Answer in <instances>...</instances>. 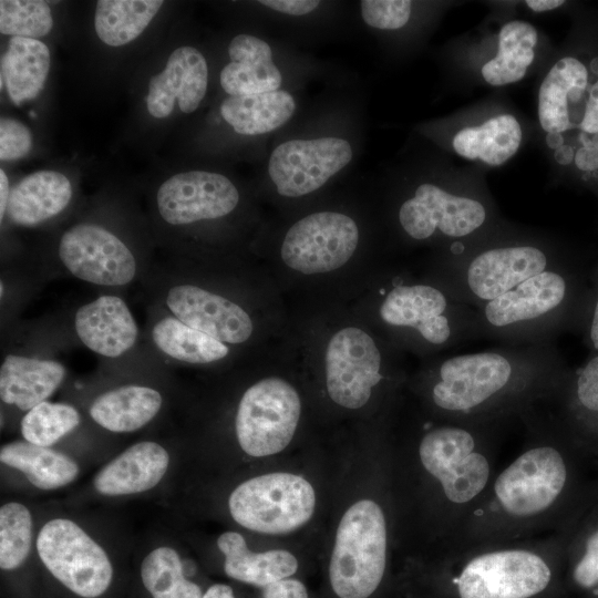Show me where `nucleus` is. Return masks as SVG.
I'll return each mask as SVG.
<instances>
[{
  "label": "nucleus",
  "instance_id": "nucleus-25",
  "mask_svg": "<svg viewBox=\"0 0 598 598\" xmlns=\"http://www.w3.org/2000/svg\"><path fill=\"white\" fill-rule=\"evenodd\" d=\"M217 546L225 556L226 575L250 585L266 587L288 578L298 568V561L291 553L281 549L252 553L245 538L236 532L221 534Z\"/></svg>",
  "mask_w": 598,
  "mask_h": 598
},
{
  "label": "nucleus",
  "instance_id": "nucleus-23",
  "mask_svg": "<svg viewBox=\"0 0 598 598\" xmlns=\"http://www.w3.org/2000/svg\"><path fill=\"white\" fill-rule=\"evenodd\" d=\"M72 186L63 174L39 171L25 176L11 190L7 214L17 225L34 226L66 208Z\"/></svg>",
  "mask_w": 598,
  "mask_h": 598
},
{
  "label": "nucleus",
  "instance_id": "nucleus-42",
  "mask_svg": "<svg viewBox=\"0 0 598 598\" xmlns=\"http://www.w3.org/2000/svg\"><path fill=\"white\" fill-rule=\"evenodd\" d=\"M577 395L585 408L598 412V357L591 359L581 371Z\"/></svg>",
  "mask_w": 598,
  "mask_h": 598
},
{
  "label": "nucleus",
  "instance_id": "nucleus-11",
  "mask_svg": "<svg viewBox=\"0 0 598 598\" xmlns=\"http://www.w3.org/2000/svg\"><path fill=\"white\" fill-rule=\"evenodd\" d=\"M324 362L328 393L347 409L363 406L382 379L381 354L374 340L355 327L343 328L331 337Z\"/></svg>",
  "mask_w": 598,
  "mask_h": 598
},
{
  "label": "nucleus",
  "instance_id": "nucleus-4",
  "mask_svg": "<svg viewBox=\"0 0 598 598\" xmlns=\"http://www.w3.org/2000/svg\"><path fill=\"white\" fill-rule=\"evenodd\" d=\"M37 549L48 570L72 592L95 598L109 588L113 569L106 553L74 522H48L38 535Z\"/></svg>",
  "mask_w": 598,
  "mask_h": 598
},
{
  "label": "nucleus",
  "instance_id": "nucleus-27",
  "mask_svg": "<svg viewBox=\"0 0 598 598\" xmlns=\"http://www.w3.org/2000/svg\"><path fill=\"white\" fill-rule=\"evenodd\" d=\"M162 403L161 393L153 388L123 385L99 395L90 406V415L111 432H133L155 417Z\"/></svg>",
  "mask_w": 598,
  "mask_h": 598
},
{
  "label": "nucleus",
  "instance_id": "nucleus-50",
  "mask_svg": "<svg viewBox=\"0 0 598 598\" xmlns=\"http://www.w3.org/2000/svg\"><path fill=\"white\" fill-rule=\"evenodd\" d=\"M556 162L560 165H567L575 158L574 148L569 145H563L555 151Z\"/></svg>",
  "mask_w": 598,
  "mask_h": 598
},
{
  "label": "nucleus",
  "instance_id": "nucleus-38",
  "mask_svg": "<svg viewBox=\"0 0 598 598\" xmlns=\"http://www.w3.org/2000/svg\"><path fill=\"white\" fill-rule=\"evenodd\" d=\"M53 27L49 4L40 0H1L0 31L2 34L38 39Z\"/></svg>",
  "mask_w": 598,
  "mask_h": 598
},
{
  "label": "nucleus",
  "instance_id": "nucleus-2",
  "mask_svg": "<svg viewBox=\"0 0 598 598\" xmlns=\"http://www.w3.org/2000/svg\"><path fill=\"white\" fill-rule=\"evenodd\" d=\"M311 484L291 473H270L237 486L228 501L239 525L262 534H285L306 524L313 514Z\"/></svg>",
  "mask_w": 598,
  "mask_h": 598
},
{
  "label": "nucleus",
  "instance_id": "nucleus-54",
  "mask_svg": "<svg viewBox=\"0 0 598 598\" xmlns=\"http://www.w3.org/2000/svg\"><path fill=\"white\" fill-rule=\"evenodd\" d=\"M591 143H592V147L598 151V133L594 134Z\"/></svg>",
  "mask_w": 598,
  "mask_h": 598
},
{
  "label": "nucleus",
  "instance_id": "nucleus-6",
  "mask_svg": "<svg viewBox=\"0 0 598 598\" xmlns=\"http://www.w3.org/2000/svg\"><path fill=\"white\" fill-rule=\"evenodd\" d=\"M550 578L540 555L511 548L475 556L453 581L460 598H530L544 591Z\"/></svg>",
  "mask_w": 598,
  "mask_h": 598
},
{
  "label": "nucleus",
  "instance_id": "nucleus-48",
  "mask_svg": "<svg viewBox=\"0 0 598 598\" xmlns=\"http://www.w3.org/2000/svg\"><path fill=\"white\" fill-rule=\"evenodd\" d=\"M563 0H528L526 4L535 12H543L556 9L564 4Z\"/></svg>",
  "mask_w": 598,
  "mask_h": 598
},
{
  "label": "nucleus",
  "instance_id": "nucleus-46",
  "mask_svg": "<svg viewBox=\"0 0 598 598\" xmlns=\"http://www.w3.org/2000/svg\"><path fill=\"white\" fill-rule=\"evenodd\" d=\"M575 164L581 171L598 169V151L592 146L580 147L575 155Z\"/></svg>",
  "mask_w": 598,
  "mask_h": 598
},
{
  "label": "nucleus",
  "instance_id": "nucleus-34",
  "mask_svg": "<svg viewBox=\"0 0 598 598\" xmlns=\"http://www.w3.org/2000/svg\"><path fill=\"white\" fill-rule=\"evenodd\" d=\"M152 339L163 353L187 363H209L228 354L224 342L185 324L176 317L159 319L153 326Z\"/></svg>",
  "mask_w": 598,
  "mask_h": 598
},
{
  "label": "nucleus",
  "instance_id": "nucleus-41",
  "mask_svg": "<svg viewBox=\"0 0 598 598\" xmlns=\"http://www.w3.org/2000/svg\"><path fill=\"white\" fill-rule=\"evenodd\" d=\"M574 580L582 588L598 584V530L586 543V550L574 569Z\"/></svg>",
  "mask_w": 598,
  "mask_h": 598
},
{
  "label": "nucleus",
  "instance_id": "nucleus-44",
  "mask_svg": "<svg viewBox=\"0 0 598 598\" xmlns=\"http://www.w3.org/2000/svg\"><path fill=\"white\" fill-rule=\"evenodd\" d=\"M265 598H308L303 584L296 579H281L264 587Z\"/></svg>",
  "mask_w": 598,
  "mask_h": 598
},
{
  "label": "nucleus",
  "instance_id": "nucleus-40",
  "mask_svg": "<svg viewBox=\"0 0 598 598\" xmlns=\"http://www.w3.org/2000/svg\"><path fill=\"white\" fill-rule=\"evenodd\" d=\"M32 147V134L21 122L10 117L0 121V158L16 161L25 156Z\"/></svg>",
  "mask_w": 598,
  "mask_h": 598
},
{
  "label": "nucleus",
  "instance_id": "nucleus-8",
  "mask_svg": "<svg viewBox=\"0 0 598 598\" xmlns=\"http://www.w3.org/2000/svg\"><path fill=\"white\" fill-rule=\"evenodd\" d=\"M474 450L472 434L454 426L431 430L420 443L422 465L441 483L445 497L453 504L472 502L488 483L489 462Z\"/></svg>",
  "mask_w": 598,
  "mask_h": 598
},
{
  "label": "nucleus",
  "instance_id": "nucleus-9",
  "mask_svg": "<svg viewBox=\"0 0 598 598\" xmlns=\"http://www.w3.org/2000/svg\"><path fill=\"white\" fill-rule=\"evenodd\" d=\"M352 157V146L344 138L288 140L272 150L268 174L279 195L297 198L321 188Z\"/></svg>",
  "mask_w": 598,
  "mask_h": 598
},
{
  "label": "nucleus",
  "instance_id": "nucleus-49",
  "mask_svg": "<svg viewBox=\"0 0 598 598\" xmlns=\"http://www.w3.org/2000/svg\"><path fill=\"white\" fill-rule=\"evenodd\" d=\"M203 598H235L233 589L227 585L217 584L208 588Z\"/></svg>",
  "mask_w": 598,
  "mask_h": 598
},
{
  "label": "nucleus",
  "instance_id": "nucleus-22",
  "mask_svg": "<svg viewBox=\"0 0 598 598\" xmlns=\"http://www.w3.org/2000/svg\"><path fill=\"white\" fill-rule=\"evenodd\" d=\"M64 377L65 368L60 362L8 354L0 368V398L29 411L45 401Z\"/></svg>",
  "mask_w": 598,
  "mask_h": 598
},
{
  "label": "nucleus",
  "instance_id": "nucleus-39",
  "mask_svg": "<svg viewBox=\"0 0 598 598\" xmlns=\"http://www.w3.org/2000/svg\"><path fill=\"white\" fill-rule=\"evenodd\" d=\"M412 2L409 0H362L360 11L363 21L379 30H396L410 19Z\"/></svg>",
  "mask_w": 598,
  "mask_h": 598
},
{
  "label": "nucleus",
  "instance_id": "nucleus-10",
  "mask_svg": "<svg viewBox=\"0 0 598 598\" xmlns=\"http://www.w3.org/2000/svg\"><path fill=\"white\" fill-rule=\"evenodd\" d=\"M58 254L63 266L86 282L120 287L136 275V260L127 246L107 229L79 224L60 239Z\"/></svg>",
  "mask_w": 598,
  "mask_h": 598
},
{
  "label": "nucleus",
  "instance_id": "nucleus-28",
  "mask_svg": "<svg viewBox=\"0 0 598 598\" xmlns=\"http://www.w3.org/2000/svg\"><path fill=\"white\" fill-rule=\"evenodd\" d=\"M588 74L575 58H563L549 70L538 93V118L547 133H561L573 126L568 100L577 102L585 91Z\"/></svg>",
  "mask_w": 598,
  "mask_h": 598
},
{
  "label": "nucleus",
  "instance_id": "nucleus-36",
  "mask_svg": "<svg viewBox=\"0 0 598 598\" xmlns=\"http://www.w3.org/2000/svg\"><path fill=\"white\" fill-rule=\"evenodd\" d=\"M79 423L80 414L72 405L43 401L22 417L21 433L27 442L49 447Z\"/></svg>",
  "mask_w": 598,
  "mask_h": 598
},
{
  "label": "nucleus",
  "instance_id": "nucleus-30",
  "mask_svg": "<svg viewBox=\"0 0 598 598\" xmlns=\"http://www.w3.org/2000/svg\"><path fill=\"white\" fill-rule=\"evenodd\" d=\"M0 461L19 470L31 484L45 491L70 484L79 473L78 464L68 455L27 441L3 445Z\"/></svg>",
  "mask_w": 598,
  "mask_h": 598
},
{
  "label": "nucleus",
  "instance_id": "nucleus-47",
  "mask_svg": "<svg viewBox=\"0 0 598 598\" xmlns=\"http://www.w3.org/2000/svg\"><path fill=\"white\" fill-rule=\"evenodd\" d=\"M11 190L9 189V181L6 173L0 171V217L1 219L7 212V206L9 202Z\"/></svg>",
  "mask_w": 598,
  "mask_h": 598
},
{
  "label": "nucleus",
  "instance_id": "nucleus-19",
  "mask_svg": "<svg viewBox=\"0 0 598 598\" xmlns=\"http://www.w3.org/2000/svg\"><path fill=\"white\" fill-rule=\"evenodd\" d=\"M228 55L230 61L219 75L220 85L228 96L280 90L282 75L265 40L247 33L238 34L228 45Z\"/></svg>",
  "mask_w": 598,
  "mask_h": 598
},
{
  "label": "nucleus",
  "instance_id": "nucleus-32",
  "mask_svg": "<svg viewBox=\"0 0 598 598\" xmlns=\"http://www.w3.org/2000/svg\"><path fill=\"white\" fill-rule=\"evenodd\" d=\"M536 43L537 31L528 22L504 24L498 34L497 54L482 68L484 80L495 86L522 80L534 60Z\"/></svg>",
  "mask_w": 598,
  "mask_h": 598
},
{
  "label": "nucleus",
  "instance_id": "nucleus-29",
  "mask_svg": "<svg viewBox=\"0 0 598 598\" xmlns=\"http://www.w3.org/2000/svg\"><path fill=\"white\" fill-rule=\"evenodd\" d=\"M3 79L16 105L32 100L41 92L50 70L49 48L37 39L12 37L1 60Z\"/></svg>",
  "mask_w": 598,
  "mask_h": 598
},
{
  "label": "nucleus",
  "instance_id": "nucleus-52",
  "mask_svg": "<svg viewBox=\"0 0 598 598\" xmlns=\"http://www.w3.org/2000/svg\"><path fill=\"white\" fill-rule=\"evenodd\" d=\"M590 338L596 349H598V302L595 308L590 329Z\"/></svg>",
  "mask_w": 598,
  "mask_h": 598
},
{
  "label": "nucleus",
  "instance_id": "nucleus-33",
  "mask_svg": "<svg viewBox=\"0 0 598 598\" xmlns=\"http://www.w3.org/2000/svg\"><path fill=\"white\" fill-rule=\"evenodd\" d=\"M161 0H100L94 28L102 42L121 47L136 39L155 17Z\"/></svg>",
  "mask_w": 598,
  "mask_h": 598
},
{
  "label": "nucleus",
  "instance_id": "nucleus-20",
  "mask_svg": "<svg viewBox=\"0 0 598 598\" xmlns=\"http://www.w3.org/2000/svg\"><path fill=\"white\" fill-rule=\"evenodd\" d=\"M444 295L430 286H400L392 289L380 307L389 324L415 328L431 343L445 342L451 333Z\"/></svg>",
  "mask_w": 598,
  "mask_h": 598
},
{
  "label": "nucleus",
  "instance_id": "nucleus-18",
  "mask_svg": "<svg viewBox=\"0 0 598 598\" xmlns=\"http://www.w3.org/2000/svg\"><path fill=\"white\" fill-rule=\"evenodd\" d=\"M546 264L544 252L530 246L487 250L471 262L467 283L478 298L492 300L543 272Z\"/></svg>",
  "mask_w": 598,
  "mask_h": 598
},
{
  "label": "nucleus",
  "instance_id": "nucleus-12",
  "mask_svg": "<svg viewBox=\"0 0 598 598\" xmlns=\"http://www.w3.org/2000/svg\"><path fill=\"white\" fill-rule=\"evenodd\" d=\"M239 193L225 175L206 171L178 173L158 188L159 215L171 225H187L230 214Z\"/></svg>",
  "mask_w": 598,
  "mask_h": 598
},
{
  "label": "nucleus",
  "instance_id": "nucleus-7",
  "mask_svg": "<svg viewBox=\"0 0 598 598\" xmlns=\"http://www.w3.org/2000/svg\"><path fill=\"white\" fill-rule=\"evenodd\" d=\"M359 236L352 217L331 210L312 213L288 229L280 256L289 268L301 274L329 272L349 261Z\"/></svg>",
  "mask_w": 598,
  "mask_h": 598
},
{
  "label": "nucleus",
  "instance_id": "nucleus-31",
  "mask_svg": "<svg viewBox=\"0 0 598 598\" xmlns=\"http://www.w3.org/2000/svg\"><path fill=\"white\" fill-rule=\"evenodd\" d=\"M520 141L519 123L513 115L504 114L489 118L481 126L461 130L453 138V147L465 158H480L497 166L516 153Z\"/></svg>",
  "mask_w": 598,
  "mask_h": 598
},
{
  "label": "nucleus",
  "instance_id": "nucleus-17",
  "mask_svg": "<svg viewBox=\"0 0 598 598\" xmlns=\"http://www.w3.org/2000/svg\"><path fill=\"white\" fill-rule=\"evenodd\" d=\"M74 329L82 343L106 358H117L136 342L138 328L123 299L101 296L80 307Z\"/></svg>",
  "mask_w": 598,
  "mask_h": 598
},
{
  "label": "nucleus",
  "instance_id": "nucleus-37",
  "mask_svg": "<svg viewBox=\"0 0 598 598\" xmlns=\"http://www.w3.org/2000/svg\"><path fill=\"white\" fill-rule=\"evenodd\" d=\"M32 537V518L29 509L17 502L0 508V567L18 568L28 557Z\"/></svg>",
  "mask_w": 598,
  "mask_h": 598
},
{
  "label": "nucleus",
  "instance_id": "nucleus-53",
  "mask_svg": "<svg viewBox=\"0 0 598 598\" xmlns=\"http://www.w3.org/2000/svg\"><path fill=\"white\" fill-rule=\"evenodd\" d=\"M590 65H591V70H592L596 74H598V58L594 59V60L591 61V64H590Z\"/></svg>",
  "mask_w": 598,
  "mask_h": 598
},
{
  "label": "nucleus",
  "instance_id": "nucleus-51",
  "mask_svg": "<svg viewBox=\"0 0 598 598\" xmlns=\"http://www.w3.org/2000/svg\"><path fill=\"white\" fill-rule=\"evenodd\" d=\"M546 143L550 148L556 151L564 145V137L561 133H547Z\"/></svg>",
  "mask_w": 598,
  "mask_h": 598
},
{
  "label": "nucleus",
  "instance_id": "nucleus-14",
  "mask_svg": "<svg viewBox=\"0 0 598 598\" xmlns=\"http://www.w3.org/2000/svg\"><path fill=\"white\" fill-rule=\"evenodd\" d=\"M485 217L480 202L448 194L429 183L420 185L414 197L399 210L401 226L415 239L429 238L436 228L447 236L462 237L477 229Z\"/></svg>",
  "mask_w": 598,
  "mask_h": 598
},
{
  "label": "nucleus",
  "instance_id": "nucleus-21",
  "mask_svg": "<svg viewBox=\"0 0 598 598\" xmlns=\"http://www.w3.org/2000/svg\"><path fill=\"white\" fill-rule=\"evenodd\" d=\"M169 456L159 444L136 443L106 464L94 477V488L107 496L128 495L155 487L167 471Z\"/></svg>",
  "mask_w": 598,
  "mask_h": 598
},
{
  "label": "nucleus",
  "instance_id": "nucleus-26",
  "mask_svg": "<svg viewBox=\"0 0 598 598\" xmlns=\"http://www.w3.org/2000/svg\"><path fill=\"white\" fill-rule=\"evenodd\" d=\"M295 97L285 90L229 95L220 105L223 118L241 135H261L283 126L295 114Z\"/></svg>",
  "mask_w": 598,
  "mask_h": 598
},
{
  "label": "nucleus",
  "instance_id": "nucleus-16",
  "mask_svg": "<svg viewBox=\"0 0 598 598\" xmlns=\"http://www.w3.org/2000/svg\"><path fill=\"white\" fill-rule=\"evenodd\" d=\"M207 84L208 66L202 52L194 47H179L171 53L165 69L150 80L147 111L164 118L177 101L183 113H193L200 105Z\"/></svg>",
  "mask_w": 598,
  "mask_h": 598
},
{
  "label": "nucleus",
  "instance_id": "nucleus-43",
  "mask_svg": "<svg viewBox=\"0 0 598 598\" xmlns=\"http://www.w3.org/2000/svg\"><path fill=\"white\" fill-rule=\"evenodd\" d=\"M258 3L274 11L289 16H305L316 10L320 2L316 0H262Z\"/></svg>",
  "mask_w": 598,
  "mask_h": 598
},
{
  "label": "nucleus",
  "instance_id": "nucleus-3",
  "mask_svg": "<svg viewBox=\"0 0 598 598\" xmlns=\"http://www.w3.org/2000/svg\"><path fill=\"white\" fill-rule=\"evenodd\" d=\"M301 403L296 389L283 379H262L246 390L238 405L235 427L245 453L262 457L282 451L292 440Z\"/></svg>",
  "mask_w": 598,
  "mask_h": 598
},
{
  "label": "nucleus",
  "instance_id": "nucleus-15",
  "mask_svg": "<svg viewBox=\"0 0 598 598\" xmlns=\"http://www.w3.org/2000/svg\"><path fill=\"white\" fill-rule=\"evenodd\" d=\"M165 301L178 320L221 342L243 343L252 334V320L240 306L204 288L174 286Z\"/></svg>",
  "mask_w": 598,
  "mask_h": 598
},
{
  "label": "nucleus",
  "instance_id": "nucleus-13",
  "mask_svg": "<svg viewBox=\"0 0 598 598\" xmlns=\"http://www.w3.org/2000/svg\"><path fill=\"white\" fill-rule=\"evenodd\" d=\"M512 374L511 363L501 354L482 352L446 360L434 385V403L448 411L471 410L502 390Z\"/></svg>",
  "mask_w": 598,
  "mask_h": 598
},
{
  "label": "nucleus",
  "instance_id": "nucleus-5",
  "mask_svg": "<svg viewBox=\"0 0 598 598\" xmlns=\"http://www.w3.org/2000/svg\"><path fill=\"white\" fill-rule=\"evenodd\" d=\"M566 481L567 467L561 454L553 446H536L499 473L494 482V495L506 515L529 518L549 509Z\"/></svg>",
  "mask_w": 598,
  "mask_h": 598
},
{
  "label": "nucleus",
  "instance_id": "nucleus-24",
  "mask_svg": "<svg viewBox=\"0 0 598 598\" xmlns=\"http://www.w3.org/2000/svg\"><path fill=\"white\" fill-rule=\"evenodd\" d=\"M565 292L566 283L561 276L543 271L523 281L516 289L489 300L485 316L497 327L534 319L556 308Z\"/></svg>",
  "mask_w": 598,
  "mask_h": 598
},
{
  "label": "nucleus",
  "instance_id": "nucleus-1",
  "mask_svg": "<svg viewBox=\"0 0 598 598\" xmlns=\"http://www.w3.org/2000/svg\"><path fill=\"white\" fill-rule=\"evenodd\" d=\"M386 563V524L375 502L362 499L342 516L329 576L340 598H368L380 585Z\"/></svg>",
  "mask_w": 598,
  "mask_h": 598
},
{
  "label": "nucleus",
  "instance_id": "nucleus-45",
  "mask_svg": "<svg viewBox=\"0 0 598 598\" xmlns=\"http://www.w3.org/2000/svg\"><path fill=\"white\" fill-rule=\"evenodd\" d=\"M579 126L586 133H598V80L590 89L585 114Z\"/></svg>",
  "mask_w": 598,
  "mask_h": 598
},
{
  "label": "nucleus",
  "instance_id": "nucleus-35",
  "mask_svg": "<svg viewBox=\"0 0 598 598\" xmlns=\"http://www.w3.org/2000/svg\"><path fill=\"white\" fill-rule=\"evenodd\" d=\"M141 577L153 598H203L200 588L187 580L177 551L158 547L143 560Z\"/></svg>",
  "mask_w": 598,
  "mask_h": 598
}]
</instances>
